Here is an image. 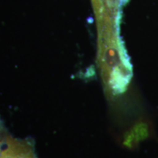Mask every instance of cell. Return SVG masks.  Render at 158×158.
Here are the masks:
<instances>
[{"label":"cell","mask_w":158,"mask_h":158,"mask_svg":"<svg viewBox=\"0 0 158 158\" xmlns=\"http://www.w3.org/2000/svg\"><path fill=\"white\" fill-rule=\"evenodd\" d=\"M98 31V59L109 76L127 75L129 63L119 37L121 7L104 0H92Z\"/></svg>","instance_id":"6da1fadb"},{"label":"cell","mask_w":158,"mask_h":158,"mask_svg":"<svg viewBox=\"0 0 158 158\" xmlns=\"http://www.w3.org/2000/svg\"><path fill=\"white\" fill-rule=\"evenodd\" d=\"M36 158H37V157H36Z\"/></svg>","instance_id":"7a4b0ae2"}]
</instances>
